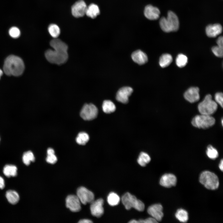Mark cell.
Returning <instances> with one entry per match:
<instances>
[{
    "instance_id": "6da1fadb",
    "label": "cell",
    "mask_w": 223,
    "mask_h": 223,
    "mask_svg": "<svg viewBox=\"0 0 223 223\" xmlns=\"http://www.w3.org/2000/svg\"><path fill=\"white\" fill-rule=\"evenodd\" d=\"M50 45L54 50L49 49L46 51L45 56L46 59L50 63L58 65L65 63L68 58L67 45L57 38L51 40Z\"/></svg>"
},
{
    "instance_id": "7a4b0ae2",
    "label": "cell",
    "mask_w": 223,
    "mask_h": 223,
    "mask_svg": "<svg viewBox=\"0 0 223 223\" xmlns=\"http://www.w3.org/2000/svg\"><path fill=\"white\" fill-rule=\"evenodd\" d=\"M24 65L22 60L20 57L11 55L5 59L3 65V70L7 75L19 76L23 72Z\"/></svg>"
},
{
    "instance_id": "3957f363",
    "label": "cell",
    "mask_w": 223,
    "mask_h": 223,
    "mask_svg": "<svg viewBox=\"0 0 223 223\" xmlns=\"http://www.w3.org/2000/svg\"><path fill=\"white\" fill-rule=\"evenodd\" d=\"M160 24L161 29L167 33L177 31L179 25L177 16L171 11L168 12L167 17H162L160 19Z\"/></svg>"
},
{
    "instance_id": "277c9868",
    "label": "cell",
    "mask_w": 223,
    "mask_h": 223,
    "mask_svg": "<svg viewBox=\"0 0 223 223\" xmlns=\"http://www.w3.org/2000/svg\"><path fill=\"white\" fill-rule=\"evenodd\" d=\"M199 181L206 188L211 190L217 188L219 184L217 175L214 173L208 171L201 173L199 177Z\"/></svg>"
},
{
    "instance_id": "5b68a950",
    "label": "cell",
    "mask_w": 223,
    "mask_h": 223,
    "mask_svg": "<svg viewBox=\"0 0 223 223\" xmlns=\"http://www.w3.org/2000/svg\"><path fill=\"white\" fill-rule=\"evenodd\" d=\"M198 109L201 114L211 116L217 109V103L212 99L211 94H207L199 104Z\"/></svg>"
},
{
    "instance_id": "8992f818",
    "label": "cell",
    "mask_w": 223,
    "mask_h": 223,
    "mask_svg": "<svg viewBox=\"0 0 223 223\" xmlns=\"http://www.w3.org/2000/svg\"><path fill=\"white\" fill-rule=\"evenodd\" d=\"M121 201L125 208L129 210L133 208L139 211H143L145 208L144 203L138 199L134 195L127 192L123 195Z\"/></svg>"
},
{
    "instance_id": "52a82bcc",
    "label": "cell",
    "mask_w": 223,
    "mask_h": 223,
    "mask_svg": "<svg viewBox=\"0 0 223 223\" xmlns=\"http://www.w3.org/2000/svg\"><path fill=\"white\" fill-rule=\"evenodd\" d=\"M215 123V119L211 116L202 114L195 116L191 121L194 126L203 129L211 127Z\"/></svg>"
},
{
    "instance_id": "ba28073f",
    "label": "cell",
    "mask_w": 223,
    "mask_h": 223,
    "mask_svg": "<svg viewBox=\"0 0 223 223\" xmlns=\"http://www.w3.org/2000/svg\"><path fill=\"white\" fill-rule=\"evenodd\" d=\"M98 114V109L93 104H85L83 106L80 113V116L85 120H91L95 118Z\"/></svg>"
},
{
    "instance_id": "9c48e42d",
    "label": "cell",
    "mask_w": 223,
    "mask_h": 223,
    "mask_svg": "<svg viewBox=\"0 0 223 223\" xmlns=\"http://www.w3.org/2000/svg\"><path fill=\"white\" fill-rule=\"evenodd\" d=\"M77 193V195L81 203L84 205L91 203L94 200V196L93 193L84 187L81 186L78 188Z\"/></svg>"
},
{
    "instance_id": "30bf717a",
    "label": "cell",
    "mask_w": 223,
    "mask_h": 223,
    "mask_svg": "<svg viewBox=\"0 0 223 223\" xmlns=\"http://www.w3.org/2000/svg\"><path fill=\"white\" fill-rule=\"evenodd\" d=\"M66 205L71 211L77 212L81 208V202L77 195H70L66 199Z\"/></svg>"
},
{
    "instance_id": "8fae6325",
    "label": "cell",
    "mask_w": 223,
    "mask_h": 223,
    "mask_svg": "<svg viewBox=\"0 0 223 223\" xmlns=\"http://www.w3.org/2000/svg\"><path fill=\"white\" fill-rule=\"evenodd\" d=\"M87 7L85 2L83 0L76 2L72 6V13L75 17L78 18L85 14Z\"/></svg>"
},
{
    "instance_id": "7c38bea8",
    "label": "cell",
    "mask_w": 223,
    "mask_h": 223,
    "mask_svg": "<svg viewBox=\"0 0 223 223\" xmlns=\"http://www.w3.org/2000/svg\"><path fill=\"white\" fill-rule=\"evenodd\" d=\"M90 203V210L91 214L97 217L101 216L104 213L103 199L101 198L99 199L94 200Z\"/></svg>"
},
{
    "instance_id": "4fadbf2b",
    "label": "cell",
    "mask_w": 223,
    "mask_h": 223,
    "mask_svg": "<svg viewBox=\"0 0 223 223\" xmlns=\"http://www.w3.org/2000/svg\"><path fill=\"white\" fill-rule=\"evenodd\" d=\"M133 92V89L130 87H123L117 91L116 96V99L122 103H127L129 101V97Z\"/></svg>"
},
{
    "instance_id": "5bb4252c",
    "label": "cell",
    "mask_w": 223,
    "mask_h": 223,
    "mask_svg": "<svg viewBox=\"0 0 223 223\" xmlns=\"http://www.w3.org/2000/svg\"><path fill=\"white\" fill-rule=\"evenodd\" d=\"M163 207L160 204H155L149 206L147 209L148 213L158 222L160 221L163 216Z\"/></svg>"
},
{
    "instance_id": "9a60e30c",
    "label": "cell",
    "mask_w": 223,
    "mask_h": 223,
    "mask_svg": "<svg viewBox=\"0 0 223 223\" xmlns=\"http://www.w3.org/2000/svg\"><path fill=\"white\" fill-rule=\"evenodd\" d=\"M185 99L191 103L199 100L200 98L199 89L197 87H191L188 89L184 94Z\"/></svg>"
},
{
    "instance_id": "2e32d148",
    "label": "cell",
    "mask_w": 223,
    "mask_h": 223,
    "mask_svg": "<svg viewBox=\"0 0 223 223\" xmlns=\"http://www.w3.org/2000/svg\"><path fill=\"white\" fill-rule=\"evenodd\" d=\"M177 178L173 174L167 173L163 175L160 181V185L165 187L170 188L175 186L177 183Z\"/></svg>"
},
{
    "instance_id": "e0dca14e",
    "label": "cell",
    "mask_w": 223,
    "mask_h": 223,
    "mask_svg": "<svg viewBox=\"0 0 223 223\" xmlns=\"http://www.w3.org/2000/svg\"><path fill=\"white\" fill-rule=\"evenodd\" d=\"M160 12L159 9L151 5L146 6L144 9V14L145 17L150 20L157 19L159 17Z\"/></svg>"
},
{
    "instance_id": "ac0fdd59",
    "label": "cell",
    "mask_w": 223,
    "mask_h": 223,
    "mask_svg": "<svg viewBox=\"0 0 223 223\" xmlns=\"http://www.w3.org/2000/svg\"><path fill=\"white\" fill-rule=\"evenodd\" d=\"M221 25L218 24H210L206 28L207 35L210 37H214L220 34L222 32Z\"/></svg>"
},
{
    "instance_id": "d6986e66",
    "label": "cell",
    "mask_w": 223,
    "mask_h": 223,
    "mask_svg": "<svg viewBox=\"0 0 223 223\" xmlns=\"http://www.w3.org/2000/svg\"><path fill=\"white\" fill-rule=\"evenodd\" d=\"M131 57L135 62L140 65L145 63L148 60L146 54L140 50L133 52L132 54Z\"/></svg>"
},
{
    "instance_id": "ffe728a7",
    "label": "cell",
    "mask_w": 223,
    "mask_h": 223,
    "mask_svg": "<svg viewBox=\"0 0 223 223\" xmlns=\"http://www.w3.org/2000/svg\"><path fill=\"white\" fill-rule=\"evenodd\" d=\"M100 13V10L96 4L92 3L87 7L85 14L88 17L94 19Z\"/></svg>"
},
{
    "instance_id": "44dd1931",
    "label": "cell",
    "mask_w": 223,
    "mask_h": 223,
    "mask_svg": "<svg viewBox=\"0 0 223 223\" xmlns=\"http://www.w3.org/2000/svg\"><path fill=\"white\" fill-rule=\"evenodd\" d=\"M6 197L9 202L12 204H15L20 200V196L16 191L12 190L7 191L6 194Z\"/></svg>"
},
{
    "instance_id": "7402d4cb",
    "label": "cell",
    "mask_w": 223,
    "mask_h": 223,
    "mask_svg": "<svg viewBox=\"0 0 223 223\" xmlns=\"http://www.w3.org/2000/svg\"><path fill=\"white\" fill-rule=\"evenodd\" d=\"M17 171V167L12 165H6L5 166L3 169L4 174L8 177L16 176Z\"/></svg>"
},
{
    "instance_id": "603a6c76",
    "label": "cell",
    "mask_w": 223,
    "mask_h": 223,
    "mask_svg": "<svg viewBox=\"0 0 223 223\" xmlns=\"http://www.w3.org/2000/svg\"><path fill=\"white\" fill-rule=\"evenodd\" d=\"M102 108L105 113L109 114L114 112L116 109V107L112 101L105 100L103 103Z\"/></svg>"
},
{
    "instance_id": "cb8c5ba5",
    "label": "cell",
    "mask_w": 223,
    "mask_h": 223,
    "mask_svg": "<svg viewBox=\"0 0 223 223\" xmlns=\"http://www.w3.org/2000/svg\"><path fill=\"white\" fill-rule=\"evenodd\" d=\"M173 60L172 57L170 54H165L160 57L159 64L162 68H165L169 66Z\"/></svg>"
},
{
    "instance_id": "d4e9b609",
    "label": "cell",
    "mask_w": 223,
    "mask_h": 223,
    "mask_svg": "<svg viewBox=\"0 0 223 223\" xmlns=\"http://www.w3.org/2000/svg\"><path fill=\"white\" fill-rule=\"evenodd\" d=\"M176 218L180 222H186L188 219L187 212L182 209H178L175 214Z\"/></svg>"
},
{
    "instance_id": "484cf974",
    "label": "cell",
    "mask_w": 223,
    "mask_h": 223,
    "mask_svg": "<svg viewBox=\"0 0 223 223\" xmlns=\"http://www.w3.org/2000/svg\"><path fill=\"white\" fill-rule=\"evenodd\" d=\"M120 200V197L117 194L114 192L110 193L107 197V202L112 206H115L118 205Z\"/></svg>"
},
{
    "instance_id": "4316f807",
    "label": "cell",
    "mask_w": 223,
    "mask_h": 223,
    "mask_svg": "<svg viewBox=\"0 0 223 223\" xmlns=\"http://www.w3.org/2000/svg\"><path fill=\"white\" fill-rule=\"evenodd\" d=\"M151 159L149 155L144 152H141L138 156L137 162L142 166L144 167L151 161Z\"/></svg>"
},
{
    "instance_id": "83f0119b",
    "label": "cell",
    "mask_w": 223,
    "mask_h": 223,
    "mask_svg": "<svg viewBox=\"0 0 223 223\" xmlns=\"http://www.w3.org/2000/svg\"><path fill=\"white\" fill-rule=\"evenodd\" d=\"M24 163L26 165H29L31 162H33L35 160V158L33 152L31 151L25 152L22 157Z\"/></svg>"
},
{
    "instance_id": "f1b7e54d",
    "label": "cell",
    "mask_w": 223,
    "mask_h": 223,
    "mask_svg": "<svg viewBox=\"0 0 223 223\" xmlns=\"http://www.w3.org/2000/svg\"><path fill=\"white\" fill-rule=\"evenodd\" d=\"M89 139V136L87 133L84 132H81L78 134L76 138V141L79 145H85Z\"/></svg>"
},
{
    "instance_id": "f546056e",
    "label": "cell",
    "mask_w": 223,
    "mask_h": 223,
    "mask_svg": "<svg viewBox=\"0 0 223 223\" xmlns=\"http://www.w3.org/2000/svg\"><path fill=\"white\" fill-rule=\"evenodd\" d=\"M48 30L50 35L54 38H57L60 33L59 27L55 24H50L48 28Z\"/></svg>"
},
{
    "instance_id": "4dcf8cb0",
    "label": "cell",
    "mask_w": 223,
    "mask_h": 223,
    "mask_svg": "<svg viewBox=\"0 0 223 223\" xmlns=\"http://www.w3.org/2000/svg\"><path fill=\"white\" fill-rule=\"evenodd\" d=\"M176 62L178 67L182 68L188 62V58L186 55L183 54H180L177 56Z\"/></svg>"
},
{
    "instance_id": "1f68e13d",
    "label": "cell",
    "mask_w": 223,
    "mask_h": 223,
    "mask_svg": "<svg viewBox=\"0 0 223 223\" xmlns=\"http://www.w3.org/2000/svg\"><path fill=\"white\" fill-rule=\"evenodd\" d=\"M206 152L208 157L212 159H215L218 156L217 151L211 145L208 146Z\"/></svg>"
},
{
    "instance_id": "d6a6232c",
    "label": "cell",
    "mask_w": 223,
    "mask_h": 223,
    "mask_svg": "<svg viewBox=\"0 0 223 223\" xmlns=\"http://www.w3.org/2000/svg\"><path fill=\"white\" fill-rule=\"evenodd\" d=\"M158 222L153 217H149L145 219H140L138 220H132L129 222L131 223H156Z\"/></svg>"
},
{
    "instance_id": "836d02e7",
    "label": "cell",
    "mask_w": 223,
    "mask_h": 223,
    "mask_svg": "<svg viewBox=\"0 0 223 223\" xmlns=\"http://www.w3.org/2000/svg\"><path fill=\"white\" fill-rule=\"evenodd\" d=\"M213 54L217 57H222L223 55V46L219 45L214 46L212 48Z\"/></svg>"
},
{
    "instance_id": "e575fe53",
    "label": "cell",
    "mask_w": 223,
    "mask_h": 223,
    "mask_svg": "<svg viewBox=\"0 0 223 223\" xmlns=\"http://www.w3.org/2000/svg\"><path fill=\"white\" fill-rule=\"evenodd\" d=\"M9 33L10 35L14 38L18 37L20 34L19 29L18 28L15 27L11 28L9 30Z\"/></svg>"
},
{
    "instance_id": "d590c367",
    "label": "cell",
    "mask_w": 223,
    "mask_h": 223,
    "mask_svg": "<svg viewBox=\"0 0 223 223\" xmlns=\"http://www.w3.org/2000/svg\"><path fill=\"white\" fill-rule=\"evenodd\" d=\"M215 99L216 102L219 104L222 107H223V96L222 93L218 92L216 93L215 95Z\"/></svg>"
},
{
    "instance_id": "8d00e7d4",
    "label": "cell",
    "mask_w": 223,
    "mask_h": 223,
    "mask_svg": "<svg viewBox=\"0 0 223 223\" xmlns=\"http://www.w3.org/2000/svg\"><path fill=\"white\" fill-rule=\"evenodd\" d=\"M46 160L49 163L54 164L57 162V159L55 154L48 155L46 158Z\"/></svg>"
},
{
    "instance_id": "74e56055",
    "label": "cell",
    "mask_w": 223,
    "mask_h": 223,
    "mask_svg": "<svg viewBox=\"0 0 223 223\" xmlns=\"http://www.w3.org/2000/svg\"><path fill=\"white\" fill-rule=\"evenodd\" d=\"M5 186V181L3 178L0 176V189H3Z\"/></svg>"
},
{
    "instance_id": "f35d334b",
    "label": "cell",
    "mask_w": 223,
    "mask_h": 223,
    "mask_svg": "<svg viewBox=\"0 0 223 223\" xmlns=\"http://www.w3.org/2000/svg\"><path fill=\"white\" fill-rule=\"evenodd\" d=\"M78 222L80 223H92L93 222L90 220L84 219L80 220Z\"/></svg>"
},
{
    "instance_id": "ab89813d",
    "label": "cell",
    "mask_w": 223,
    "mask_h": 223,
    "mask_svg": "<svg viewBox=\"0 0 223 223\" xmlns=\"http://www.w3.org/2000/svg\"><path fill=\"white\" fill-rule=\"evenodd\" d=\"M55 154V151L52 148H49L47 150V154L48 155H50Z\"/></svg>"
},
{
    "instance_id": "60d3db41",
    "label": "cell",
    "mask_w": 223,
    "mask_h": 223,
    "mask_svg": "<svg viewBox=\"0 0 223 223\" xmlns=\"http://www.w3.org/2000/svg\"><path fill=\"white\" fill-rule=\"evenodd\" d=\"M223 160L222 159L220 161V162L219 164V167L220 169V170L222 171H223Z\"/></svg>"
},
{
    "instance_id": "b9f144b4",
    "label": "cell",
    "mask_w": 223,
    "mask_h": 223,
    "mask_svg": "<svg viewBox=\"0 0 223 223\" xmlns=\"http://www.w3.org/2000/svg\"><path fill=\"white\" fill-rule=\"evenodd\" d=\"M3 74V71L1 70V69H0V78L1 77V76H2V75Z\"/></svg>"
},
{
    "instance_id": "7bdbcfd3",
    "label": "cell",
    "mask_w": 223,
    "mask_h": 223,
    "mask_svg": "<svg viewBox=\"0 0 223 223\" xmlns=\"http://www.w3.org/2000/svg\"><path fill=\"white\" fill-rule=\"evenodd\" d=\"M221 122H222V125H223V120L222 119V120H221Z\"/></svg>"
}]
</instances>
